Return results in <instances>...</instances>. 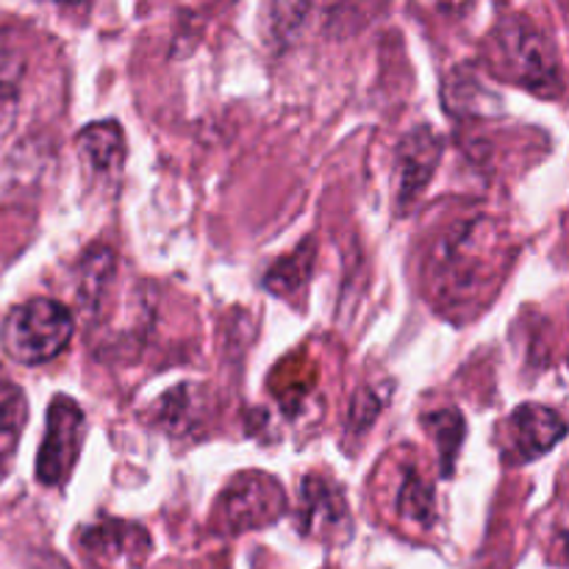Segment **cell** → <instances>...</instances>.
Wrapping results in <instances>:
<instances>
[{"mask_svg":"<svg viewBox=\"0 0 569 569\" xmlns=\"http://www.w3.org/2000/svg\"><path fill=\"white\" fill-rule=\"evenodd\" d=\"M503 233L492 217L456 220L433 239L426 259V292L439 315L472 320L489 306L506 272Z\"/></svg>","mask_w":569,"mask_h":569,"instance_id":"1","label":"cell"},{"mask_svg":"<svg viewBox=\"0 0 569 569\" xmlns=\"http://www.w3.org/2000/svg\"><path fill=\"white\" fill-rule=\"evenodd\" d=\"M76 320L67 306L50 298H33L17 306L3 322L0 342L17 365H48L70 345Z\"/></svg>","mask_w":569,"mask_h":569,"instance_id":"2","label":"cell"},{"mask_svg":"<svg viewBox=\"0 0 569 569\" xmlns=\"http://www.w3.org/2000/svg\"><path fill=\"white\" fill-rule=\"evenodd\" d=\"M495 53L498 64L511 81L522 83L537 94L561 92V64L553 42L542 28L533 26L531 20L511 17L495 28Z\"/></svg>","mask_w":569,"mask_h":569,"instance_id":"3","label":"cell"},{"mask_svg":"<svg viewBox=\"0 0 569 569\" xmlns=\"http://www.w3.org/2000/svg\"><path fill=\"white\" fill-rule=\"evenodd\" d=\"M217 526L226 533L270 528L287 511V492L267 472H239L217 500Z\"/></svg>","mask_w":569,"mask_h":569,"instance_id":"4","label":"cell"},{"mask_svg":"<svg viewBox=\"0 0 569 569\" xmlns=\"http://www.w3.org/2000/svg\"><path fill=\"white\" fill-rule=\"evenodd\" d=\"M83 445V411L72 398H53L48 409L42 448L37 456V478L44 487H61L72 476Z\"/></svg>","mask_w":569,"mask_h":569,"instance_id":"5","label":"cell"},{"mask_svg":"<svg viewBox=\"0 0 569 569\" xmlns=\"http://www.w3.org/2000/svg\"><path fill=\"white\" fill-rule=\"evenodd\" d=\"M567 426L550 406L526 403L511 415L509 420V448L506 459L511 465H528V461L542 459L548 450L565 439Z\"/></svg>","mask_w":569,"mask_h":569,"instance_id":"6","label":"cell"},{"mask_svg":"<svg viewBox=\"0 0 569 569\" xmlns=\"http://www.w3.org/2000/svg\"><path fill=\"white\" fill-rule=\"evenodd\" d=\"M300 531L306 537H350V509L342 489L322 476H309L300 489Z\"/></svg>","mask_w":569,"mask_h":569,"instance_id":"7","label":"cell"},{"mask_svg":"<svg viewBox=\"0 0 569 569\" xmlns=\"http://www.w3.org/2000/svg\"><path fill=\"white\" fill-rule=\"evenodd\" d=\"M442 159V142L428 126L415 128L406 133L398 148V203L400 209H409L417 203L426 187L437 172Z\"/></svg>","mask_w":569,"mask_h":569,"instance_id":"8","label":"cell"},{"mask_svg":"<svg viewBox=\"0 0 569 569\" xmlns=\"http://www.w3.org/2000/svg\"><path fill=\"white\" fill-rule=\"evenodd\" d=\"M28 422V400L17 383L0 378V483L11 470L22 431Z\"/></svg>","mask_w":569,"mask_h":569,"instance_id":"9","label":"cell"},{"mask_svg":"<svg viewBox=\"0 0 569 569\" xmlns=\"http://www.w3.org/2000/svg\"><path fill=\"white\" fill-rule=\"evenodd\" d=\"M78 150L98 176H111L122 164L126 156V139L117 122H92L78 133Z\"/></svg>","mask_w":569,"mask_h":569,"instance_id":"10","label":"cell"},{"mask_svg":"<svg viewBox=\"0 0 569 569\" xmlns=\"http://www.w3.org/2000/svg\"><path fill=\"white\" fill-rule=\"evenodd\" d=\"M22 76H26V61L20 48L6 33H0V137L9 131L17 117Z\"/></svg>","mask_w":569,"mask_h":569,"instance_id":"11","label":"cell"},{"mask_svg":"<svg viewBox=\"0 0 569 569\" xmlns=\"http://www.w3.org/2000/svg\"><path fill=\"white\" fill-rule=\"evenodd\" d=\"M81 545L83 550H89V553L94 556H106V559H117V556L128 553V550H142L148 542V537H144L142 528L137 526H128V522H117V520H109V522H100V526L94 528H87V531L81 533Z\"/></svg>","mask_w":569,"mask_h":569,"instance_id":"12","label":"cell"},{"mask_svg":"<svg viewBox=\"0 0 569 569\" xmlns=\"http://www.w3.org/2000/svg\"><path fill=\"white\" fill-rule=\"evenodd\" d=\"M311 267H315V244L306 242L300 244L295 253H289L287 259L278 261L270 272H267V287L272 295H292L298 289L306 287L311 276Z\"/></svg>","mask_w":569,"mask_h":569,"instance_id":"13","label":"cell"},{"mask_svg":"<svg viewBox=\"0 0 569 569\" xmlns=\"http://www.w3.org/2000/svg\"><path fill=\"white\" fill-rule=\"evenodd\" d=\"M428 428L433 433V442L439 450V467H442V476H453L456 456H459L461 442H465V417L453 409L437 411V415L428 417Z\"/></svg>","mask_w":569,"mask_h":569,"instance_id":"14","label":"cell"},{"mask_svg":"<svg viewBox=\"0 0 569 569\" xmlns=\"http://www.w3.org/2000/svg\"><path fill=\"white\" fill-rule=\"evenodd\" d=\"M111 272H114V256H111L109 248H94L83 256L81 270H78V278H81V283H78V303L83 309L98 306Z\"/></svg>","mask_w":569,"mask_h":569,"instance_id":"15","label":"cell"},{"mask_svg":"<svg viewBox=\"0 0 569 569\" xmlns=\"http://www.w3.org/2000/svg\"><path fill=\"white\" fill-rule=\"evenodd\" d=\"M453 98L456 103H450L453 114H481L483 100H495L492 92H487V87L470 70H456L448 78V83H445V100Z\"/></svg>","mask_w":569,"mask_h":569,"instance_id":"16","label":"cell"},{"mask_svg":"<svg viewBox=\"0 0 569 569\" xmlns=\"http://www.w3.org/2000/svg\"><path fill=\"white\" fill-rule=\"evenodd\" d=\"M398 511L406 520L417 522V526H431L433 511H437V500H433L431 487L422 481L417 472H406L403 489H400L398 498Z\"/></svg>","mask_w":569,"mask_h":569,"instance_id":"17","label":"cell"},{"mask_svg":"<svg viewBox=\"0 0 569 569\" xmlns=\"http://www.w3.org/2000/svg\"><path fill=\"white\" fill-rule=\"evenodd\" d=\"M378 411H381V398L372 389H365V392L356 395L353 406H350V428L353 431H365L367 426H372Z\"/></svg>","mask_w":569,"mask_h":569,"instance_id":"18","label":"cell"}]
</instances>
